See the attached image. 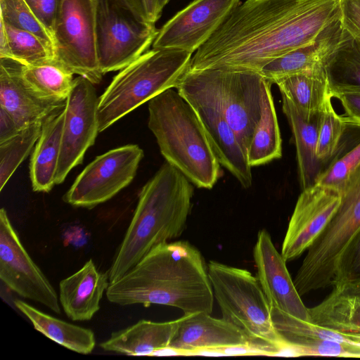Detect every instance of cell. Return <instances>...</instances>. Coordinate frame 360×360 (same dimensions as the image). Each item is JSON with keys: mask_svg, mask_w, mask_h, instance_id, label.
<instances>
[{"mask_svg": "<svg viewBox=\"0 0 360 360\" xmlns=\"http://www.w3.org/2000/svg\"><path fill=\"white\" fill-rule=\"evenodd\" d=\"M22 65L13 59L0 58V108L12 116L20 130L44 120L66 103L36 92L24 79Z\"/></svg>", "mask_w": 360, "mask_h": 360, "instance_id": "ac0fdd59", "label": "cell"}, {"mask_svg": "<svg viewBox=\"0 0 360 360\" xmlns=\"http://www.w3.org/2000/svg\"><path fill=\"white\" fill-rule=\"evenodd\" d=\"M332 97L360 93V39L343 28L341 38L323 61Z\"/></svg>", "mask_w": 360, "mask_h": 360, "instance_id": "484cf974", "label": "cell"}, {"mask_svg": "<svg viewBox=\"0 0 360 360\" xmlns=\"http://www.w3.org/2000/svg\"><path fill=\"white\" fill-rule=\"evenodd\" d=\"M360 278V228L338 258L333 285Z\"/></svg>", "mask_w": 360, "mask_h": 360, "instance_id": "8d00e7d4", "label": "cell"}, {"mask_svg": "<svg viewBox=\"0 0 360 360\" xmlns=\"http://www.w3.org/2000/svg\"><path fill=\"white\" fill-rule=\"evenodd\" d=\"M240 3V0H193L159 30L153 48L193 53Z\"/></svg>", "mask_w": 360, "mask_h": 360, "instance_id": "5bb4252c", "label": "cell"}, {"mask_svg": "<svg viewBox=\"0 0 360 360\" xmlns=\"http://www.w3.org/2000/svg\"><path fill=\"white\" fill-rule=\"evenodd\" d=\"M295 356H321L360 358V343L331 340H302L290 345Z\"/></svg>", "mask_w": 360, "mask_h": 360, "instance_id": "e575fe53", "label": "cell"}, {"mask_svg": "<svg viewBox=\"0 0 360 360\" xmlns=\"http://www.w3.org/2000/svg\"><path fill=\"white\" fill-rule=\"evenodd\" d=\"M257 278L267 299L272 321L283 316L310 321L309 308L301 299L281 253L266 230L258 233L253 250Z\"/></svg>", "mask_w": 360, "mask_h": 360, "instance_id": "9a60e30c", "label": "cell"}, {"mask_svg": "<svg viewBox=\"0 0 360 360\" xmlns=\"http://www.w3.org/2000/svg\"><path fill=\"white\" fill-rule=\"evenodd\" d=\"M267 80L258 72L226 68L187 71L175 88L216 108L238 136L247 155L259 122Z\"/></svg>", "mask_w": 360, "mask_h": 360, "instance_id": "5b68a950", "label": "cell"}, {"mask_svg": "<svg viewBox=\"0 0 360 360\" xmlns=\"http://www.w3.org/2000/svg\"><path fill=\"white\" fill-rule=\"evenodd\" d=\"M332 96L326 98L323 110L316 147L317 158L328 167L337 156L340 140L348 124L339 116L331 103Z\"/></svg>", "mask_w": 360, "mask_h": 360, "instance_id": "d6a6232c", "label": "cell"}, {"mask_svg": "<svg viewBox=\"0 0 360 360\" xmlns=\"http://www.w3.org/2000/svg\"><path fill=\"white\" fill-rule=\"evenodd\" d=\"M342 27L360 39V0H339Z\"/></svg>", "mask_w": 360, "mask_h": 360, "instance_id": "f35d334b", "label": "cell"}, {"mask_svg": "<svg viewBox=\"0 0 360 360\" xmlns=\"http://www.w3.org/2000/svg\"><path fill=\"white\" fill-rule=\"evenodd\" d=\"M192 56L178 49L153 48L120 70L99 97L98 131L162 91L175 88Z\"/></svg>", "mask_w": 360, "mask_h": 360, "instance_id": "52a82bcc", "label": "cell"}, {"mask_svg": "<svg viewBox=\"0 0 360 360\" xmlns=\"http://www.w3.org/2000/svg\"><path fill=\"white\" fill-rule=\"evenodd\" d=\"M340 191L316 184L300 195L283 242L281 255L289 262L307 250L338 209Z\"/></svg>", "mask_w": 360, "mask_h": 360, "instance_id": "2e32d148", "label": "cell"}, {"mask_svg": "<svg viewBox=\"0 0 360 360\" xmlns=\"http://www.w3.org/2000/svg\"><path fill=\"white\" fill-rule=\"evenodd\" d=\"M207 270L222 318L266 354L292 356L290 344L274 326L258 278L246 269L217 261H210Z\"/></svg>", "mask_w": 360, "mask_h": 360, "instance_id": "8992f818", "label": "cell"}, {"mask_svg": "<svg viewBox=\"0 0 360 360\" xmlns=\"http://www.w3.org/2000/svg\"><path fill=\"white\" fill-rule=\"evenodd\" d=\"M43 122L37 121L0 143V191L36 144Z\"/></svg>", "mask_w": 360, "mask_h": 360, "instance_id": "1f68e13d", "label": "cell"}, {"mask_svg": "<svg viewBox=\"0 0 360 360\" xmlns=\"http://www.w3.org/2000/svg\"><path fill=\"white\" fill-rule=\"evenodd\" d=\"M105 294L109 302L118 305H167L184 314H211L214 298L207 265L187 241L157 245L110 283Z\"/></svg>", "mask_w": 360, "mask_h": 360, "instance_id": "7a4b0ae2", "label": "cell"}, {"mask_svg": "<svg viewBox=\"0 0 360 360\" xmlns=\"http://www.w3.org/2000/svg\"><path fill=\"white\" fill-rule=\"evenodd\" d=\"M342 31L340 16L326 26L311 43L272 60L259 72L266 80L274 84L282 77L323 63L326 57L339 42Z\"/></svg>", "mask_w": 360, "mask_h": 360, "instance_id": "cb8c5ba5", "label": "cell"}, {"mask_svg": "<svg viewBox=\"0 0 360 360\" xmlns=\"http://www.w3.org/2000/svg\"><path fill=\"white\" fill-rule=\"evenodd\" d=\"M184 316L169 321L140 320L124 329L111 333L100 344L108 352L128 356H155L169 348Z\"/></svg>", "mask_w": 360, "mask_h": 360, "instance_id": "7402d4cb", "label": "cell"}, {"mask_svg": "<svg viewBox=\"0 0 360 360\" xmlns=\"http://www.w3.org/2000/svg\"><path fill=\"white\" fill-rule=\"evenodd\" d=\"M360 165V142L335 159L320 176L317 184L340 191L350 174Z\"/></svg>", "mask_w": 360, "mask_h": 360, "instance_id": "d590c367", "label": "cell"}, {"mask_svg": "<svg viewBox=\"0 0 360 360\" xmlns=\"http://www.w3.org/2000/svg\"><path fill=\"white\" fill-rule=\"evenodd\" d=\"M20 131L12 116L0 108V143H2Z\"/></svg>", "mask_w": 360, "mask_h": 360, "instance_id": "b9f144b4", "label": "cell"}, {"mask_svg": "<svg viewBox=\"0 0 360 360\" xmlns=\"http://www.w3.org/2000/svg\"><path fill=\"white\" fill-rule=\"evenodd\" d=\"M0 278L20 297L60 314L54 288L25 250L4 208L0 210Z\"/></svg>", "mask_w": 360, "mask_h": 360, "instance_id": "4fadbf2b", "label": "cell"}, {"mask_svg": "<svg viewBox=\"0 0 360 360\" xmlns=\"http://www.w3.org/2000/svg\"><path fill=\"white\" fill-rule=\"evenodd\" d=\"M13 304L35 330L56 343L82 354H89L94 349L96 338L91 329L49 315L20 299H15Z\"/></svg>", "mask_w": 360, "mask_h": 360, "instance_id": "4316f807", "label": "cell"}, {"mask_svg": "<svg viewBox=\"0 0 360 360\" xmlns=\"http://www.w3.org/2000/svg\"><path fill=\"white\" fill-rule=\"evenodd\" d=\"M27 84L39 95L66 101L74 84L73 73L56 58L32 65H22Z\"/></svg>", "mask_w": 360, "mask_h": 360, "instance_id": "f546056e", "label": "cell"}, {"mask_svg": "<svg viewBox=\"0 0 360 360\" xmlns=\"http://www.w3.org/2000/svg\"><path fill=\"white\" fill-rule=\"evenodd\" d=\"M97 53L103 75L120 70L153 45L159 30L122 0H96Z\"/></svg>", "mask_w": 360, "mask_h": 360, "instance_id": "9c48e42d", "label": "cell"}, {"mask_svg": "<svg viewBox=\"0 0 360 360\" xmlns=\"http://www.w3.org/2000/svg\"><path fill=\"white\" fill-rule=\"evenodd\" d=\"M271 85L267 81L261 117L248 148L247 158L252 167L266 164L282 155L281 137L271 91Z\"/></svg>", "mask_w": 360, "mask_h": 360, "instance_id": "f1b7e54d", "label": "cell"}, {"mask_svg": "<svg viewBox=\"0 0 360 360\" xmlns=\"http://www.w3.org/2000/svg\"><path fill=\"white\" fill-rule=\"evenodd\" d=\"M7 37V48L0 58L13 59L24 65L42 63L55 58L53 49L33 33L16 28L0 18Z\"/></svg>", "mask_w": 360, "mask_h": 360, "instance_id": "4dcf8cb0", "label": "cell"}, {"mask_svg": "<svg viewBox=\"0 0 360 360\" xmlns=\"http://www.w3.org/2000/svg\"><path fill=\"white\" fill-rule=\"evenodd\" d=\"M0 18L5 22L33 33L55 49L53 34L37 18L25 0H0Z\"/></svg>", "mask_w": 360, "mask_h": 360, "instance_id": "836d02e7", "label": "cell"}, {"mask_svg": "<svg viewBox=\"0 0 360 360\" xmlns=\"http://www.w3.org/2000/svg\"><path fill=\"white\" fill-rule=\"evenodd\" d=\"M195 110L220 165L248 188L252 185V167L238 136L214 106L193 96H183Z\"/></svg>", "mask_w": 360, "mask_h": 360, "instance_id": "d6986e66", "label": "cell"}, {"mask_svg": "<svg viewBox=\"0 0 360 360\" xmlns=\"http://www.w3.org/2000/svg\"><path fill=\"white\" fill-rule=\"evenodd\" d=\"M276 84L305 118L321 110L329 95L323 63L311 69L282 77Z\"/></svg>", "mask_w": 360, "mask_h": 360, "instance_id": "83f0119b", "label": "cell"}, {"mask_svg": "<svg viewBox=\"0 0 360 360\" xmlns=\"http://www.w3.org/2000/svg\"><path fill=\"white\" fill-rule=\"evenodd\" d=\"M340 191L338 209L307 250L293 280L301 296L333 285L338 258L360 228V165Z\"/></svg>", "mask_w": 360, "mask_h": 360, "instance_id": "ba28073f", "label": "cell"}, {"mask_svg": "<svg viewBox=\"0 0 360 360\" xmlns=\"http://www.w3.org/2000/svg\"><path fill=\"white\" fill-rule=\"evenodd\" d=\"M108 271H98L90 259L59 283V302L67 316L75 321L91 320L110 285Z\"/></svg>", "mask_w": 360, "mask_h": 360, "instance_id": "ffe728a7", "label": "cell"}, {"mask_svg": "<svg viewBox=\"0 0 360 360\" xmlns=\"http://www.w3.org/2000/svg\"><path fill=\"white\" fill-rule=\"evenodd\" d=\"M345 111L344 117L348 124L360 127V93H344L335 96Z\"/></svg>", "mask_w": 360, "mask_h": 360, "instance_id": "60d3db41", "label": "cell"}, {"mask_svg": "<svg viewBox=\"0 0 360 360\" xmlns=\"http://www.w3.org/2000/svg\"><path fill=\"white\" fill-rule=\"evenodd\" d=\"M64 118L65 107L51 113L43 122L30 164L32 187L35 192H49L56 184Z\"/></svg>", "mask_w": 360, "mask_h": 360, "instance_id": "d4e9b609", "label": "cell"}, {"mask_svg": "<svg viewBox=\"0 0 360 360\" xmlns=\"http://www.w3.org/2000/svg\"><path fill=\"white\" fill-rule=\"evenodd\" d=\"M25 1L37 18L53 34L63 0Z\"/></svg>", "mask_w": 360, "mask_h": 360, "instance_id": "74e56055", "label": "cell"}, {"mask_svg": "<svg viewBox=\"0 0 360 360\" xmlns=\"http://www.w3.org/2000/svg\"><path fill=\"white\" fill-rule=\"evenodd\" d=\"M340 16L339 0H245L195 52L188 70L259 72L272 60L311 43Z\"/></svg>", "mask_w": 360, "mask_h": 360, "instance_id": "6da1fadb", "label": "cell"}, {"mask_svg": "<svg viewBox=\"0 0 360 360\" xmlns=\"http://www.w3.org/2000/svg\"><path fill=\"white\" fill-rule=\"evenodd\" d=\"M191 182L168 162L143 186L118 251L109 269L113 283L132 269L150 250L179 237L192 207Z\"/></svg>", "mask_w": 360, "mask_h": 360, "instance_id": "3957f363", "label": "cell"}, {"mask_svg": "<svg viewBox=\"0 0 360 360\" xmlns=\"http://www.w3.org/2000/svg\"><path fill=\"white\" fill-rule=\"evenodd\" d=\"M282 108L293 134L302 190L317 184L328 166L316 156L322 110L305 118L294 104L282 96Z\"/></svg>", "mask_w": 360, "mask_h": 360, "instance_id": "603a6c76", "label": "cell"}, {"mask_svg": "<svg viewBox=\"0 0 360 360\" xmlns=\"http://www.w3.org/2000/svg\"><path fill=\"white\" fill-rule=\"evenodd\" d=\"M210 314L206 312L184 314L169 349L176 354L189 355L207 351L222 352L228 349L255 347L234 325Z\"/></svg>", "mask_w": 360, "mask_h": 360, "instance_id": "e0dca14e", "label": "cell"}, {"mask_svg": "<svg viewBox=\"0 0 360 360\" xmlns=\"http://www.w3.org/2000/svg\"><path fill=\"white\" fill-rule=\"evenodd\" d=\"M55 58L94 84L103 76L97 53L96 0H63L53 32Z\"/></svg>", "mask_w": 360, "mask_h": 360, "instance_id": "30bf717a", "label": "cell"}, {"mask_svg": "<svg viewBox=\"0 0 360 360\" xmlns=\"http://www.w3.org/2000/svg\"><path fill=\"white\" fill-rule=\"evenodd\" d=\"M318 305L309 308L311 322L338 331L357 342L360 338V278L332 285Z\"/></svg>", "mask_w": 360, "mask_h": 360, "instance_id": "44dd1931", "label": "cell"}, {"mask_svg": "<svg viewBox=\"0 0 360 360\" xmlns=\"http://www.w3.org/2000/svg\"><path fill=\"white\" fill-rule=\"evenodd\" d=\"M143 158V150L136 144L97 156L77 176L63 200L74 207L92 209L110 200L131 182Z\"/></svg>", "mask_w": 360, "mask_h": 360, "instance_id": "8fae6325", "label": "cell"}, {"mask_svg": "<svg viewBox=\"0 0 360 360\" xmlns=\"http://www.w3.org/2000/svg\"><path fill=\"white\" fill-rule=\"evenodd\" d=\"M148 126L166 160L198 188L211 189L221 165L192 105L173 88L148 101Z\"/></svg>", "mask_w": 360, "mask_h": 360, "instance_id": "277c9868", "label": "cell"}, {"mask_svg": "<svg viewBox=\"0 0 360 360\" xmlns=\"http://www.w3.org/2000/svg\"><path fill=\"white\" fill-rule=\"evenodd\" d=\"M170 0H159V5L161 8H164V7L169 3Z\"/></svg>", "mask_w": 360, "mask_h": 360, "instance_id": "7bdbcfd3", "label": "cell"}, {"mask_svg": "<svg viewBox=\"0 0 360 360\" xmlns=\"http://www.w3.org/2000/svg\"><path fill=\"white\" fill-rule=\"evenodd\" d=\"M98 101L93 83L81 76L75 78L65 106L56 184L63 183L71 169L82 164L86 151L94 143L99 133Z\"/></svg>", "mask_w": 360, "mask_h": 360, "instance_id": "7c38bea8", "label": "cell"}, {"mask_svg": "<svg viewBox=\"0 0 360 360\" xmlns=\"http://www.w3.org/2000/svg\"><path fill=\"white\" fill-rule=\"evenodd\" d=\"M135 14L145 22L155 25L162 11L159 0H122Z\"/></svg>", "mask_w": 360, "mask_h": 360, "instance_id": "ab89813d", "label": "cell"}]
</instances>
